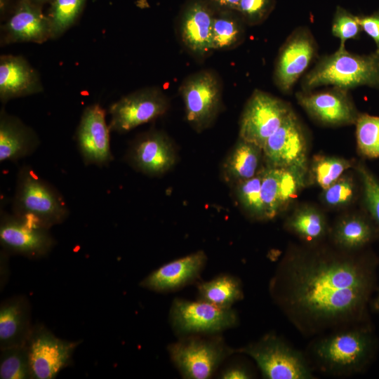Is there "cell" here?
<instances>
[{
    "label": "cell",
    "mask_w": 379,
    "mask_h": 379,
    "mask_svg": "<svg viewBox=\"0 0 379 379\" xmlns=\"http://www.w3.org/2000/svg\"><path fill=\"white\" fill-rule=\"evenodd\" d=\"M264 166L262 149L239 138L222 162L221 175L233 187L254 177Z\"/></svg>",
    "instance_id": "obj_26"
},
{
    "label": "cell",
    "mask_w": 379,
    "mask_h": 379,
    "mask_svg": "<svg viewBox=\"0 0 379 379\" xmlns=\"http://www.w3.org/2000/svg\"><path fill=\"white\" fill-rule=\"evenodd\" d=\"M354 163V160L343 157L315 154L308 163L307 183L324 190L353 168Z\"/></svg>",
    "instance_id": "obj_30"
},
{
    "label": "cell",
    "mask_w": 379,
    "mask_h": 379,
    "mask_svg": "<svg viewBox=\"0 0 379 379\" xmlns=\"http://www.w3.org/2000/svg\"><path fill=\"white\" fill-rule=\"evenodd\" d=\"M169 106V99L161 88L137 90L111 105L109 128L119 133L128 132L164 115Z\"/></svg>",
    "instance_id": "obj_10"
},
{
    "label": "cell",
    "mask_w": 379,
    "mask_h": 379,
    "mask_svg": "<svg viewBox=\"0 0 379 379\" xmlns=\"http://www.w3.org/2000/svg\"><path fill=\"white\" fill-rule=\"evenodd\" d=\"M359 154L366 159L379 157V117L359 113L354 124Z\"/></svg>",
    "instance_id": "obj_35"
},
{
    "label": "cell",
    "mask_w": 379,
    "mask_h": 379,
    "mask_svg": "<svg viewBox=\"0 0 379 379\" xmlns=\"http://www.w3.org/2000/svg\"><path fill=\"white\" fill-rule=\"evenodd\" d=\"M206 260L204 251L192 253L154 270L140 282V286L159 293L176 291L199 277Z\"/></svg>",
    "instance_id": "obj_21"
},
{
    "label": "cell",
    "mask_w": 379,
    "mask_h": 379,
    "mask_svg": "<svg viewBox=\"0 0 379 379\" xmlns=\"http://www.w3.org/2000/svg\"><path fill=\"white\" fill-rule=\"evenodd\" d=\"M310 246L290 251L281 262L270 285L276 302L308 335L366 324L376 286V256Z\"/></svg>",
    "instance_id": "obj_1"
},
{
    "label": "cell",
    "mask_w": 379,
    "mask_h": 379,
    "mask_svg": "<svg viewBox=\"0 0 379 379\" xmlns=\"http://www.w3.org/2000/svg\"><path fill=\"white\" fill-rule=\"evenodd\" d=\"M376 348V338L370 325L363 324L319 338L312 347V354L321 371L350 375L364 371Z\"/></svg>",
    "instance_id": "obj_2"
},
{
    "label": "cell",
    "mask_w": 379,
    "mask_h": 379,
    "mask_svg": "<svg viewBox=\"0 0 379 379\" xmlns=\"http://www.w3.org/2000/svg\"><path fill=\"white\" fill-rule=\"evenodd\" d=\"M335 37L340 39L339 48H345V43L349 39H357L362 32L358 15H354L340 6H337L331 26Z\"/></svg>",
    "instance_id": "obj_37"
},
{
    "label": "cell",
    "mask_w": 379,
    "mask_h": 379,
    "mask_svg": "<svg viewBox=\"0 0 379 379\" xmlns=\"http://www.w3.org/2000/svg\"><path fill=\"white\" fill-rule=\"evenodd\" d=\"M353 168L360 183L364 211L379 233V179L362 161H354Z\"/></svg>",
    "instance_id": "obj_34"
},
{
    "label": "cell",
    "mask_w": 379,
    "mask_h": 379,
    "mask_svg": "<svg viewBox=\"0 0 379 379\" xmlns=\"http://www.w3.org/2000/svg\"><path fill=\"white\" fill-rule=\"evenodd\" d=\"M357 184L354 175L347 171L333 184L322 190L320 200L330 209L345 208L356 201L359 193Z\"/></svg>",
    "instance_id": "obj_33"
},
{
    "label": "cell",
    "mask_w": 379,
    "mask_h": 379,
    "mask_svg": "<svg viewBox=\"0 0 379 379\" xmlns=\"http://www.w3.org/2000/svg\"><path fill=\"white\" fill-rule=\"evenodd\" d=\"M236 353L251 357L264 378H314L312 369L303 354L273 333L237 349Z\"/></svg>",
    "instance_id": "obj_5"
},
{
    "label": "cell",
    "mask_w": 379,
    "mask_h": 379,
    "mask_svg": "<svg viewBox=\"0 0 379 379\" xmlns=\"http://www.w3.org/2000/svg\"><path fill=\"white\" fill-rule=\"evenodd\" d=\"M13 214L47 229L69 215L65 199L29 166L20 168L13 201Z\"/></svg>",
    "instance_id": "obj_4"
},
{
    "label": "cell",
    "mask_w": 379,
    "mask_h": 379,
    "mask_svg": "<svg viewBox=\"0 0 379 379\" xmlns=\"http://www.w3.org/2000/svg\"><path fill=\"white\" fill-rule=\"evenodd\" d=\"M0 242L7 251L34 259L46 255L55 245L49 229L5 212L1 214Z\"/></svg>",
    "instance_id": "obj_17"
},
{
    "label": "cell",
    "mask_w": 379,
    "mask_h": 379,
    "mask_svg": "<svg viewBox=\"0 0 379 379\" xmlns=\"http://www.w3.org/2000/svg\"><path fill=\"white\" fill-rule=\"evenodd\" d=\"M370 306L373 312L379 314V286L377 288L376 295L371 300Z\"/></svg>",
    "instance_id": "obj_43"
},
{
    "label": "cell",
    "mask_w": 379,
    "mask_h": 379,
    "mask_svg": "<svg viewBox=\"0 0 379 379\" xmlns=\"http://www.w3.org/2000/svg\"><path fill=\"white\" fill-rule=\"evenodd\" d=\"M176 150L171 139L160 131H150L137 138L126 155L136 171L150 176L168 171L176 162Z\"/></svg>",
    "instance_id": "obj_19"
},
{
    "label": "cell",
    "mask_w": 379,
    "mask_h": 379,
    "mask_svg": "<svg viewBox=\"0 0 379 379\" xmlns=\"http://www.w3.org/2000/svg\"><path fill=\"white\" fill-rule=\"evenodd\" d=\"M241 0H206L211 8L217 12H237Z\"/></svg>",
    "instance_id": "obj_41"
},
{
    "label": "cell",
    "mask_w": 379,
    "mask_h": 379,
    "mask_svg": "<svg viewBox=\"0 0 379 379\" xmlns=\"http://www.w3.org/2000/svg\"><path fill=\"white\" fill-rule=\"evenodd\" d=\"M264 167L254 177L233 186L235 197L242 211L247 216L257 220H266L261 197Z\"/></svg>",
    "instance_id": "obj_31"
},
{
    "label": "cell",
    "mask_w": 379,
    "mask_h": 379,
    "mask_svg": "<svg viewBox=\"0 0 379 379\" xmlns=\"http://www.w3.org/2000/svg\"><path fill=\"white\" fill-rule=\"evenodd\" d=\"M39 145L36 133L2 109L0 114V161H17L32 154Z\"/></svg>",
    "instance_id": "obj_25"
},
{
    "label": "cell",
    "mask_w": 379,
    "mask_h": 379,
    "mask_svg": "<svg viewBox=\"0 0 379 379\" xmlns=\"http://www.w3.org/2000/svg\"><path fill=\"white\" fill-rule=\"evenodd\" d=\"M276 0H241L237 13L246 25L265 21L275 8Z\"/></svg>",
    "instance_id": "obj_38"
},
{
    "label": "cell",
    "mask_w": 379,
    "mask_h": 379,
    "mask_svg": "<svg viewBox=\"0 0 379 379\" xmlns=\"http://www.w3.org/2000/svg\"><path fill=\"white\" fill-rule=\"evenodd\" d=\"M246 25L235 11L215 13L212 25V45L215 51L236 48L245 39Z\"/></svg>",
    "instance_id": "obj_29"
},
{
    "label": "cell",
    "mask_w": 379,
    "mask_h": 379,
    "mask_svg": "<svg viewBox=\"0 0 379 379\" xmlns=\"http://www.w3.org/2000/svg\"><path fill=\"white\" fill-rule=\"evenodd\" d=\"M317 54L315 39L306 27H299L279 48L274 69V82L284 93H290Z\"/></svg>",
    "instance_id": "obj_11"
},
{
    "label": "cell",
    "mask_w": 379,
    "mask_h": 379,
    "mask_svg": "<svg viewBox=\"0 0 379 379\" xmlns=\"http://www.w3.org/2000/svg\"><path fill=\"white\" fill-rule=\"evenodd\" d=\"M43 6L32 0H18L12 13L1 27V44H42L51 39L52 31Z\"/></svg>",
    "instance_id": "obj_20"
},
{
    "label": "cell",
    "mask_w": 379,
    "mask_h": 379,
    "mask_svg": "<svg viewBox=\"0 0 379 379\" xmlns=\"http://www.w3.org/2000/svg\"><path fill=\"white\" fill-rule=\"evenodd\" d=\"M198 297L222 308H231L244 297L241 282L237 277L220 274L197 284Z\"/></svg>",
    "instance_id": "obj_28"
},
{
    "label": "cell",
    "mask_w": 379,
    "mask_h": 379,
    "mask_svg": "<svg viewBox=\"0 0 379 379\" xmlns=\"http://www.w3.org/2000/svg\"><path fill=\"white\" fill-rule=\"evenodd\" d=\"M170 321L180 335H215L238 324L237 313L231 308H222L206 301L175 299L170 309Z\"/></svg>",
    "instance_id": "obj_8"
},
{
    "label": "cell",
    "mask_w": 379,
    "mask_h": 379,
    "mask_svg": "<svg viewBox=\"0 0 379 379\" xmlns=\"http://www.w3.org/2000/svg\"><path fill=\"white\" fill-rule=\"evenodd\" d=\"M362 31L371 37L376 45V51L379 52V10L370 14L358 15Z\"/></svg>",
    "instance_id": "obj_39"
},
{
    "label": "cell",
    "mask_w": 379,
    "mask_h": 379,
    "mask_svg": "<svg viewBox=\"0 0 379 379\" xmlns=\"http://www.w3.org/2000/svg\"><path fill=\"white\" fill-rule=\"evenodd\" d=\"M0 378H32L26 345L1 350Z\"/></svg>",
    "instance_id": "obj_36"
},
{
    "label": "cell",
    "mask_w": 379,
    "mask_h": 379,
    "mask_svg": "<svg viewBox=\"0 0 379 379\" xmlns=\"http://www.w3.org/2000/svg\"><path fill=\"white\" fill-rule=\"evenodd\" d=\"M110 131L106 122L105 111L99 104L86 107L76 131V141L86 165L101 167L112 161Z\"/></svg>",
    "instance_id": "obj_18"
},
{
    "label": "cell",
    "mask_w": 379,
    "mask_h": 379,
    "mask_svg": "<svg viewBox=\"0 0 379 379\" xmlns=\"http://www.w3.org/2000/svg\"><path fill=\"white\" fill-rule=\"evenodd\" d=\"M171 361L182 378L207 379L236 350L229 347L216 334L211 337L185 335L168 346Z\"/></svg>",
    "instance_id": "obj_6"
},
{
    "label": "cell",
    "mask_w": 379,
    "mask_h": 379,
    "mask_svg": "<svg viewBox=\"0 0 379 379\" xmlns=\"http://www.w3.org/2000/svg\"><path fill=\"white\" fill-rule=\"evenodd\" d=\"M324 85L347 91L361 86L379 88V52L358 55L339 48L323 56L304 77L302 90Z\"/></svg>",
    "instance_id": "obj_3"
},
{
    "label": "cell",
    "mask_w": 379,
    "mask_h": 379,
    "mask_svg": "<svg viewBox=\"0 0 379 379\" xmlns=\"http://www.w3.org/2000/svg\"><path fill=\"white\" fill-rule=\"evenodd\" d=\"M308 140L304 127L292 110L263 148L265 166L286 168L308 165Z\"/></svg>",
    "instance_id": "obj_16"
},
{
    "label": "cell",
    "mask_w": 379,
    "mask_h": 379,
    "mask_svg": "<svg viewBox=\"0 0 379 379\" xmlns=\"http://www.w3.org/2000/svg\"><path fill=\"white\" fill-rule=\"evenodd\" d=\"M219 378L223 379H248L252 378L253 374L246 366L232 364L221 371Z\"/></svg>",
    "instance_id": "obj_40"
},
{
    "label": "cell",
    "mask_w": 379,
    "mask_h": 379,
    "mask_svg": "<svg viewBox=\"0 0 379 379\" xmlns=\"http://www.w3.org/2000/svg\"><path fill=\"white\" fill-rule=\"evenodd\" d=\"M87 0H53L47 17L52 31L51 39H56L72 27L81 15Z\"/></svg>",
    "instance_id": "obj_32"
},
{
    "label": "cell",
    "mask_w": 379,
    "mask_h": 379,
    "mask_svg": "<svg viewBox=\"0 0 379 379\" xmlns=\"http://www.w3.org/2000/svg\"><path fill=\"white\" fill-rule=\"evenodd\" d=\"M185 118L191 127L201 133L211 127L222 109V84L217 74L203 69L186 77L179 88Z\"/></svg>",
    "instance_id": "obj_7"
},
{
    "label": "cell",
    "mask_w": 379,
    "mask_h": 379,
    "mask_svg": "<svg viewBox=\"0 0 379 379\" xmlns=\"http://www.w3.org/2000/svg\"><path fill=\"white\" fill-rule=\"evenodd\" d=\"M215 11L206 0H188L178 15L176 32L185 51L201 61L214 51L212 25Z\"/></svg>",
    "instance_id": "obj_14"
},
{
    "label": "cell",
    "mask_w": 379,
    "mask_h": 379,
    "mask_svg": "<svg viewBox=\"0 0 379 379\" xmlns=\"http://www.w3.org/2000/svg\"><path fill=\"white\" fill-rule=\"evenodd\" d=\"M79 343L57 338L43 326H33L26 343L32 378H55L69 365Z\"/></svg>",
    "instance_id": "obj_12"
},
{
    "label": "cell",
    "mask_w": 379,
    "mask_h": 379,
    "mask_svg": "<svg viewBox=\"0 0 379 379\" xmlns=\"http://www.w3.org/2000/svg\"><path fill=\"white\" fill-rule=\"evenodd\" d=\"M43 91L37 71L21 55L0 57V99L2 102Z\"/></svg>",
    "instance_id": "obj_22"
},
{
    "label": "cell",
    "mask_w": 379,
    "mask_h": 379,
    "mask_svg": "<svg viewBox=\"0 0 379 379\" xmlns=\"http://www.w3.org/2000/svg\"><path fill=\"white\" fill-rule=\"evenodd\" d=\"M35 4L43 6L47 3H51L53 0H32Z\"/></svg>",
    "instance_id": "obj_44"
},
{
    "label": "cell",
    "mask_w": 379,
    "mask_h": 379,
    "mask_svg": "<svg viewBox=\"0 0 379 379\" xmlns=\"http://www.w3.org/2000/svg\"><path fill=\"white\" fill-rule=\"evenodd\" d=\"M10 0H0V14L1 18L2 16L4 17L8 12L10 8Z\"/></svg>",
    "instance_id": "obj_42"
},
{
    "label": "cell",
    "mask_w": 379,
    "mask_h": 379,
    "mask_svg": "<svg viewBox=\"0 0 379 379\" xmlns=\"http://www.w3.org/2000/svg\"><path fill=\"white\" fill-rule=\"evenodd\" d=\"M292 110L283 100L263 91L254 90L240 117L239 138L262 149Z\"/></svg>",
    "instance_id": "obj_9"
},
{
    "label": "cell",
    "mask_w": 379,
    "mask_h": 379,
    "mask_svg": "<svg viewBox=\"0 0 379 379\" xmlns=\"http://www.w3.org/2000/svg\"><path fill=\"white\" fill-rule=\"evenodd\" d=\"M348 91L333 86L320 91L302 90L295 97L313 120L323 126L338 127L354 124L360 113Z\"/></svg>",
    "instance_id": "obj_15"
},
{
    "label": "cell",
    "mask_w": 379,
    "mask_h": 379,
    "mask_svg": "<svg viewBox=\"0 0 379 379\" xmlns=\"http://www.w3.org/2000/svg\"><path fill=\"white\" fill-rule=\"evenodd\" d=\"M308 165L286 168L265 166L261 182V197L266 220L284 212L307 183Z\"/></svg>",
    "instance_id": "obj_13"
},
{
    "label": "cell",
    "mask_w": 379,
    "mask_h": 379,
    "mask_svg": "<svg viewBox=\"0 0 379 379\" xmlns=\"http://www.w3.org/2000/svg\"><path fill=\"white\" fill-rule=\"evenodd\" d=\"M285 229L309 245H316L329 235L326 216L318 207L302 204L284 222Z\"/></svg>",
    "instance_id": "obj_27"
},
{
    "label": "cell",
    "mask_w": 379,
    "mask_h": 379,
    "mask_svg": "<svg viewBox=\"0 0 379 379\" xmlns=\"http://www.w3.org/2000/svg\"><path fill=\"white\" fill-rule=\"evenodd\" d=\"M32 328L30 305L26 297L15 296L1 304V350L25 345Z\"/></svg>",
    "instance_id": "obj_24"
},
{
    "label": "cell",
    "mask_w": 379,
    "mask_h": 379,
    "mask_svg": "<svg viewBox=\"0 0 379 379\" xmlns=\"http://www.w3.org/2000/svg\"><path fill=\"white\" fill-rule=\"evenodd\" d=\"M329 236L337 248L350 252L361 251L379 239L375 225L364 211L340 216L331 227Z\"/></svg>",
    "instance_id": "obj_23"
}]
</instances>
